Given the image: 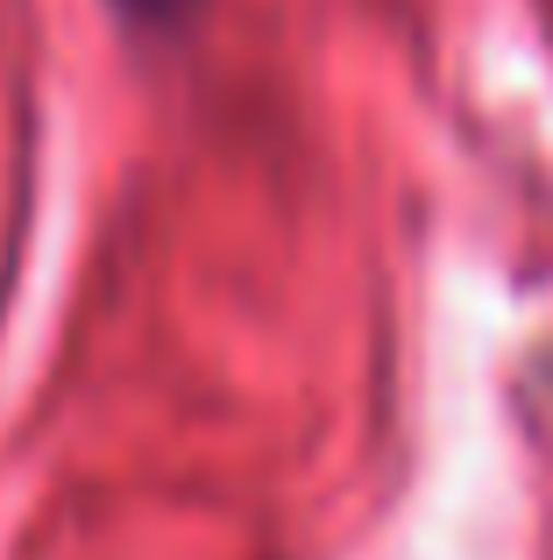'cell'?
<instances>
[{
  "mask_svg": "<svg viewBox=\"0 0 553 560\" xmlns=\"http://www.w3.org/2000/svg\"><path fill=\"white\" fill-rule=\"evenodd\" d=\"M128 14H150V22H170V14H185L192 0H121Z\"/></svg>",
  "mask_w": 553,
  "mask_h": 560,
  "instance_id": "6da1fadb",
  "label": "cell"
}]
</instances>
